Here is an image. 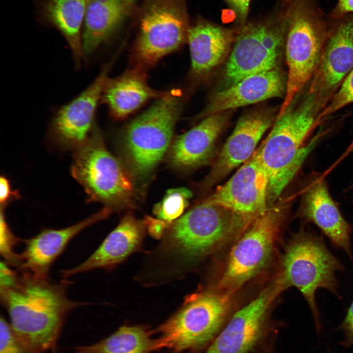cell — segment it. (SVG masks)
Returning <instances> with one entry per match:
<instances>
[{
	"label": "cell",
	"instance_id": "6da1fadb",
	"mask_svg": "<svg viewBox=\"0 0 353 353\" xmlns=\"http://www.w3.org/2000/svg\"><path fill=\"white\" fill-rule=\"evenodd\" d=\"M20 272L0 281V301L27 353H44L55 346L68 314L90 303L67 297V280L53 283L48 278Z\"/></svg>",
	"mask_w": 353,
	"mask_h": 353
},
{
	"label": "cell",
	"instance_id": "7a4b0ae2",
	"mask_svg": "<svg viewBox=\"0 0 353 353\" xmlns=\"http://www.w3.org/2000/svg\"><path fill=\"white\" fill-rule=\"evenodd\" d=\"M253 220L202 201L173 222L154 251L160 274L180 277Z\"/></svg>",
	"mask_w": 353,
	"mask_h": 353
},
{
	"label": "cell",
	"instance_id": "3957f363",
	"mask_svg": "<svg viewBox=\"0 0 353 353\" xmlns=\"http://www.w3.org/2000/svg\"><path fill=\"white\" fill-rule=\"evenodd\" d=\"M319 112L306 92L296 96L284 113L277 117L266 138L258 147L269 183L268 207L275 205L285 187L301 168L322 137L320 133L304 143L317 126Z\"/></svg>",
	"mask_w": 353,
	"mask_h": 353
},
{
	"label": "cell",
	"instance_id": "277c9868",
	"mask_svg": "<svg viewBox=\"0 0 353 353\" xmlns=\"http://www.w3.org/2000/svg\"><path fill=\"white\" fill-rule=\"evenodd\" d=\"M344 269L340 261L328 248L323 236L303 227L286 245L278 282L283 290L295 287L300 291L319 331L321 324L316 292L324 288L341 299L335 273Z\"/></svg>",
	"mask_w": 353,
	"mask_h": 353
},
{
	"label": "cell",
	"instance_id": "5b68a950",
	"mask_svg": "<svg viewBox=\"0 0 353 353\" xmlns=\"http://www.w3.org/2000/svg\"><path fill=\"white\" fill-rule=\"evenodd\" d=\"M287 26L285 55L288 66L282 115L312 78L318 65L329 26L310 0H294L283 12Z\"/></svg>",
	"mask_w": 353,
	"mask_h": 353
},
{
	"label": "cell",
	"instance_id": "8992f818",
	"mask_svg": "<svg viewBox=\"0 0 353 353\" xmlns=\"http://www.w3.org/2000/svg\"><path fill=\"white\" fill-rule=\"evenodd\" d=\"M233 294L202 291L188 296L182 306L154 332L163 348L194 353L207 347L229 319Z\"/></svg>",
	"mask_w": 353,
	"mask_h": 353
},
{
	"label": "cell",
	"instance_id": "52a82bcc",
	"mask_svg": "<svg viewBox=\"0 0 353 353\" xmlns=\"http://www.w3.org/2000/svg\"><path fill=\"white\" fill-rule=\"evenodd\" d=\"M176 91L166 92L126 126L123 136L126 158L133 174L149 175L166 151L182 107Z\"/></svg>",
	"mask_w": 353,
	"mask_h": 353
},
{
	"label": "cell",
	"instance_id": "ba28073f",
	"mask_svg": "<svg viewBox=\"0 0 353 353\" xmlns=\"http://www.w3.org/2000/svg\"><path fill=\"white\" fill-rule=\"evenodd\" d=\"M74 151L71 174L83 187L89 202H101L111 211L130 204L134 192L132 181L106 148L97 127L88 140Z\"/></svg>",
	"mask_w": 353,
	"mask_h": 353
},
{
	"label": "cell",
	"instance_id": "9c48e42d",
	"mask_svg": "<svg viewBox=\"0 0 353 353\" xmlns=\"http://www.w3.org/2000/svg\"><path fill=\"white\" fill-rule=\"evenodd\" d=\"M134 14L136 67L152 66L187 41L190 24L185 0H144Z\"/></svg>",
	"mask_w": 353,
	"mask_h": 353
},
{
	"label": "cell",
	"instance_id": "30bf717a",
	"mask_svg": "<svg viewBox=\"0 0 353 353\" xmlns=\"http://www.w3.org/2000/svg\"><path fill=\"white\" fill-rule=\"evenodd\" d=\"M287 209L286 203H276L244 230L229 252L218 291L234 294L265 269L272 256Z\"/></svg>",
	"mask_w": 353,
	"mask_h": 353
},
{
	"label": "cell",
	"instance_id": "8fae6325",
	"mask_svg": "<svg viewBox=\"0 0 353 353\" xmlns=\"http://www.w3.org/2000/svg\"><path fill=\"white\" fill-rule=\"evenodd\" d=\"M286 30L283 12L278 17L244 24L235 34L226 65L224 87L276 68L285 42Z\"/></svg>",
	"mask_w": 353,
	"mask_h": 353
},
{
	"label": "cell",
	"instance_id": "7c38bea8",
	"mask_svg": "<svg viewBox=\"0 0 353 353\" xmlns=\"http://www.w3.org/2000/svg\"><path fill=\"white\" fill-rule=\"evenodd\" d=\"M336 20L329 26L318 65L306 91L320 113L353 69V15Z\"/></svg>",
	"mask_w": 353,
	"mask_h": 353
},
{
	"label": "cell",
	"instance_id": "4fadbf2b",
	"mask_svg": "<svg viewBox=\"0 0 353 353\" xmlns=\"http://www.w3.org/2000/svg\"><path fill=\"white\" fill-rule=\"evenodd\" d=\"M277 282L231 315L205 353H250L262 345L270 331L272 302L282 291Z\"/></svg>",
	"mask_w": 353,
	"mask_h": 353
},
{
	"label": "cell",
	"instance_id": "5bb4252c",
	"mask_svg": "<svg viewBox=\"0 0 353 353\" xmlns=\"http://www.w3.org/2000/svg\"><path fill=\"white\" fill-rule=\"evenodd\" d=\"M268 177L257 147L253 154L229 180L203 202L226 207L254 220L268 208Z\"/></svg>",
	"mask_w": 353,
	"mask_h": 353
},
{
	"label": "cell",
	"instance_id": "9a60e30c",
	"mask_svg": "<svg viewBox=\"0 0 353 353\" xmlns=\"http://www.w3.org/2000/svg\"><path fill=\"white\" fill-rule=\"evenodd\" d=\"M109 66L79 95L58 109L50 124V134L60 145L74 150L84 144L96 127L95 115Z\"/></svg>",
	"mask_w": 353,
	"mask_h": 353
},
{
	"label": "cell",
	"instance_id": "2e32d148",
	"mask_svg": "<svg viewBox=\"0 0 353 353\" xmlns=\"http://www.w3.org/2000/svg\"><path fill=\"white\" fill-rule=\"evenodd\" d=\"M274 116L271 110L263 109L250 111L240 118L204 180L206 187L213 186L250 158L273 124Z\"/></svg>",
	"mask_w": 353,
	"mask_h": 353
},
{
	"label": "cell",
	"instance_id": "e0dca14e",
	"mask_svg": "<svg viewBox=\"0 0 353 353\" xmlns=\"http://www.w3.org/2000/svg\"><path fill=\"white\" fill-rule=\"evenodd\" d=\"M325 176L312 178L305 188L299 216L305 223L314 224L336 249H341L353 261L351 235L352 226L342 215L332 199Z\"/></svg>",
	"mask_w": 353,
	"mask_h": 353
},
{
	"label": "cell",
	"instance_id": "ac0fdd59",
	"mask_svg": "<svg viewBox=\"0 0 353 353\" xmlns=\"http://www.w3.org/2000/svg\"><path fill=\"white\" fill-rule=\"evenodd\" d=\"M110 213L105 207L76 224L58 229L45 228L25 240V249L20 254L19 270L47 278L52 264L71 240L87 227L106 218Z\"/></svg>",
	"mask_w": 353,
	"mask_h": 353
},
{
	"label": "cell",
	"instance_id": "d6986e66",
	"mask_svg": "<svg viewBox=\"0 0 353 353\" xmlns=\"http://www.w3.org/2000/svg\"><path fill=\"white\" fill-rule=\"evenodd\" d=\"M146 229L144 219L138 220L130 214L126 215L88 258L78 266L62 270L61 276L66 278L96 269H113L140 249Z\"/></svg>",
	"mask_w": 353,
	"mask_h": 353
},
{
	"label": "cell",
	"instance_id": "ffe728a7",
	"mask_svg": "<svg viewBox=\"0 0 353 353\" xmlns=\"http://www.w3.org/2000/svg\"><path fill=\"white\" fill-rule=\"evenodd\" d=\"M286 79L274 69L246 77L215 92L199 117L285 96Z\"/></svg>",
	"mask_w": 353,
	"mask_h": 353
},
{
	"label": "cell",
	"instance_id": "44dd1931",
	"mask_svg": "<svg viewBox=\"0 0 353 353\" xmlns=\"http://www.w3.org/2000/svg\"><path fill=\"white\" fill-rule=\"evenodd\" d=\"M229 117V111L210 115L178 136L170 149L171 163L184 169L207 163L213 156L217 140Z\"/></svg>",
	"mask_w": 353,
	"mask_h": 353
},
{
	"label": "cell",
	"instance_id": "7402d4cb",
	"mask_svg": "<svg viewBox=\"0 0 353 353\" xmlns=\"http://www.w3.org/2000/svg\"><path fill=\"white\" fill-rule=\"evenodd\" d=\"M233 30L199 18L189 29L187 42L191 73L196 78L207 75L228 55L233 45Z\"/></svg>",
	"mask_w": 353,
	"mask_h": 353
},
{
	"label": "cell",
	"instance_id": "603a6c76",
	"mask_svg": "<svg viewBox=\"0 0 353 353\" xmlns=\"http://www.w3.org/2000/svg\"><path fill=\"white\" fill-rule=\"evenodd\" d=\"M138 0H90L83 25L82 44L85 57L109 41L133 16Z\"/></svg>",
	"mask_w": 353,
	"mask_h": 353
},
{
	"label": "cell",
	"instance_id": "cb8c5ba5",
	"mask_svg": "<svg viewBox=\"0 0 353 353\" xmlns=\"http://www.w3.org/2000/svg\"><path fill=\"white\" fill-rule=\"evenodd\" d=\"M90 0H32L36 17L44 25L54 27L64 37L79 67L85 56L82 44V25Z\"/></svg>",
	"mask_w": 353,
	"mask_h": 353
},
{
	"label": "cell",
	"instance_id": "d4e9b609",
	"mask_svg": "<svg viewBox=\"0 0 353 353\" xmlns=\"http://www.w3.org/2000/svg\"><path fill=\"white\" fill-rule=\"evenodd\" d=\"M165 93L151 87L143 69L136 67L116 77L107 78L101 98L110 114L115 118L121 119L135 111L148 101L158 99Z\"/></svg>",
	"mask_w": 353,
	"mask_h": 353
},
{
	"label": "cell",
	"instance_id": "484cf974",
	"mask_svg": "<svg viewBox=\"0 0 353 353\" xmlns=\"http://www.w3.org/2000/svg\"><path fill=\"white\" fill-rule=\"evenodd\" d=\"M153 333L144 325H124L96 343L76 347L74 353H151L163 348Z\"/></svg>",
	"mask_w": 353,
	"mask_h": 353
},
{
	"label": "cell",
	"instance_id": "4316f807",
	"mask_svg": "<svg viewBox=\"0 0 353 353\" xmlns=\"http://www.w3.org/2000/svg\"><path fill=\"white\" fill-rule=\"evenodd\" d=\"M192 197V192L186 188L170 189L154 205L153 212L159 219L172 223L181 215Z\"/></svg>",
	"mask_w": 353,
	"mask_h": 353
},
{
	"label": "cell",
	"instance_id": "83f0119b",
	"mask_svg": "<svg viewBox=\"0 0 353 353\" xmlns=\"http://www.w3.org/2000/svg\"><path fill=\"white\" fill-rule=\"evenodd\" d=\"M353 103V69L345 78L328 104L318 116V125L343 107Z\"/></svg>",
	"mask_w": 353,
	"mask_h": 353
},
{
	"label": "cell",
	"instance_id": "f1b7e54d",
	"mask_svg": "<svg viewBox=\"0 0 353 353\" xmlns=\"http://www.w3.org/2000/svg\"><path fill=\"white\" fill-rule=\"evenodd\" d=\"M4 208L0 207V252L5 263L19 268L20 255L15 252L14 248L19 240L11 231L7 223Z\"/></svg>",
	"mask_w": 353,
	"mask_h": 353
},
{
	"label": "cell",
	"instance_id": "f546056e",
	"mask_svg": "<svg viewBox=\"0 0 353 353\" xmlns=\"http://www.w3.org/2000/svg\"><path fill=\"white\" fill-rule=\"evenodd\" d=\"M0 353H28L10 323L1 316L0 318Z\"/></svg>",
	"mask_w": 353,
	"mask_h": 353
},
{
	"label": "cell",
	"instance_id": "4dcf8cb0",
	"mask_svg": "<svg viewBox=\"0 0 353 353\" xmlns=\"http://www.w3.org/2000/svg\"><path fill=\"white\" fill-rule=\"evenodd\" d=\"M20 198L19 192L16 190H12L9 180L4 176H1L0 177V207L5 208L9 202Z\"/></svg>",
	"mask_w": 353,
	"mask_h": 353
},
{
	"label": "cell",
	"instance_id": "1f68e13d",
	"mask_svg": "<svg viewBox=\"0 0 353 353\" xmlns=\"http://www.w3.org/2000/svg\"><path fill=\"white\" fill-rule=\"evenodd\" d=\"M144 220L149 233L156 239H160L163 236L171 224L160 219H155L149 216H145Z\"/></svg>",
	"mask_w": 353,
	"mask_h": 353
},
{
	"label": "cell",
	"instance_id": "d6a6232c",
	"mask_svg": "<svg viewBox=\"0 0 353 353\" xmlns=\"http://www.w3.org/2000/svg\"><path fill=\"white\" fill-rule=\"evenodd\" d=\"M339 328L345 334V340L343 342V345L345 346H353V301Z\"/></svg>",
	"mask_w": 353,
	"mask_h": 353
},
{
	"label": "cell",
	"instance_id": "836d02e7",
	"mask_svg": "<svg viewBox=\"0 0 353 353\" xmlns=\"http://www.w3.org/2000/svg\"><path fill=\"white\" fill-rule=\"evenodd\" d=\"M353 13V0H338L329 16L333 20H336Z\"/></svg>",
	"mask_w": 353,
	"mask_h": 353
},
{
	"label": "cell",
	"instance_id": "e575fe53",
	"mask_svg": "<svg viewBox=\"0 0 353 353\" xmlns=\"http://www.w3.org/2000/svg\"><path fill=\"white\" fill-rule=\"evenodd\" d=\"M229 6L235 12L241 23L245 22L249 12L251 0H225Z\"/></svg>",
	"mask_w": 353,
	"mask_h": 353
},
{
	"label": "cell",
	"instance_id": "d590c367",
	"mask_svg": "<svg viewBox=\"0 0 353 353\" xmlns=\"http://www.w3.org/2000/svg\"><path fill=\"white\" fill-rule=\"evenodd\" d=\"M353 151V140L349 147L347 148L345 151L343 153L341 156L337 160V161L330 168L332 170L336 165H337L341 161L345 158L348 155Z\"/></svg>",
	"mask_w": 353,
	"mask_h": 353
},
{
	"label": "cell",
	"instance_id": "8d00e7d4",
	"mask_svg": "<svg viewBox=\"0 0 353 353\" xmlns=\"http://www.w3.org/2000/svg\"><path fill=\"white\" fill-rule=\"evenodd\" d=\"M294 0H284L285 2V6L287 5Z\"/></svg>",
	"mask_w": 353,
	"mask_h": 353
},
{
	"label": "cell",
	"instance_id": "74e56055",
	"mask_svg": "<svg viewBox=\"0 0 353 353\" xmlns=\"http://www.w3.org/2000/svg\"><path fill=\"white\" fill-rule=\"evenodd\" d=\"M349 189H353V184L349 187Z\"/></svg>",
	"mask_w": 353,
	"mask_h": 353
}]
</instances>
